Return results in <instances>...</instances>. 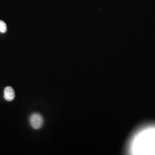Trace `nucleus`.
<instances>
[{"mask_svg": "<svg viewBox=\"0 0 155 155\" xmlns=\"http://www.w3.org/2000/svg\"><path fill=\"white\" fill-rule=\"evenodd\" d=\"M131 150L135 155H155V128L139 133L133 140Z\"/></svg>", "mask_w": 155, "mask_h": 155, "instance_id": "obj_1", "label": "nucleus"}, {"mask_svg": "<svg viewBox=\"0 0 155 155\" xmlns=\"http://www.w3.org/2000/svg\"><path fill=\"white\" fill-rule=\"evenodd\" d=\"M29 123L33 129H39L42 127L43 125V117L38 113H34L29 117Z\"/></svg>", "mask_w": 155, "mask_h": 155, "instance_id": "obj_2", "label": "nucleus"}, {"mask_svg": "<svg viewBox=\"0 0 155 155\" xmlns=\"http://www.w3.org/2000/svg\"><path fill=\"white\" fill-rule=\"evenodd\" d=\"M15 97V93L11 86H8L4 90V98L7 101H12Z\"/></svg>", "mask_w": 155, "mask_h": 155, "instance_id": "obj_3", "label": "nucleus"}, {"mask_svg": "<svg viewBox=\"0 0 155 155\" xmlns=\"http://www.w3.org/2000/svg\"><path fill=\"white\" fill-rule=\"evenodd\" d=\"M7 31V27L4 21L0 20V32L5 33Z\"/></svg>", "mask_w": 155, "mask_h": 155, "instance_id": "obj_4", "label": "nucleus"}]
</instances>
